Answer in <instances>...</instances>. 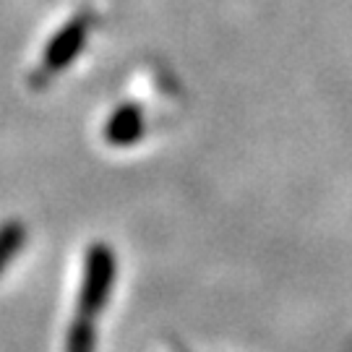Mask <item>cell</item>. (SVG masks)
<instances>
[{"mask_svg":"<svg viewBox=\"0 0 352 352\" xmlns=\"http://www.w3.org/2000/svg\"><path fill=\"white\" fill-rule=\"evenodd\" d=\"M144 136V113L136 104H123L118 107L107 126H104V139L113 146H131Z\"/></svg>","mask_w":352,"mask_h":352,"instance_id":"cell-2","label":"cell"},{"mask_svg":"<svg viewBox=\"0 0 352 352\" xmlns=\"http://www.w3.org/2000/svg\"><path fill=\"white\" fill-rule=\"evenodd\" d=\"M115 282V253L104 243H94L87 253L84 282L78 295V314L84 318H94L110 300Z\"/></svg>","mask_w":352,"mask_h":352,"instance_id":"cell-1","label":"cell"},{"mask_svg":"<svg viewBox=\"0 0 352 352\" xmlns=\"http://www.w3.org/2000/svg\"><path fill=\"white\" fill-rule=\"evenodd\" d=\"M65 352H94V327L91 318H76L71 331H68V342H65Z\"/></svg>","mask_w":352,"mask_h":352,"instance_id":"cell-5","label":"cell"},{"mask_svg":"<svg viewBox=\"0 0 352 352\" xmlns=\"http://www.w3.org/2000/svg\"><path fill=\"white\" fill-rule=\"evenodd\" d=\"M87 39V21H71L63 32L50 42V47L45 52V65L47 71H60L68 65L84 47Z\"/></svg>","mask_w":352,"mask_h":352,"instance_id":"cell-3","label":"cell"},{"mask_svg":"<svg viewBox=\"0 0 352 352\" xmlns=\"http://www.w3.org/2000/svg\"><path fill=\"white\" fill-rule=\"evenodd\" d=\"M26 243V227L21 222H6L0 227V274L19 256Z\"/></svg>","mask_w":352,"mask_h":352,"instance_id":"cell-4","label":"cell"}]
</instances>
